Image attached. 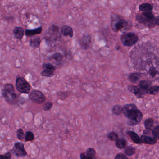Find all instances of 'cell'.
<instances>
[{
    "mask_svg": "<svg viewBox=\"0 0 159 159\" xmlns=\"http://www.w3.org/2000/svg\"><path fill=\"white\" fill-rule=\"evenodd\" d=\"M16 86L17 91L22 93L28 94L30 92V84L23 77H18L16 78Z\"/></svg>",
    "mask_w": 159,
    "mask_h": 159,
    "instance_id": "3",
    "label": "cell"
},
{
    "mask_svg": "<svg viewBox=\"0 0 159 159\" xmlns=\"http://www.w3.org/2000/svg\"><path fill=\"white\" fill-rule=\"evenodd\" d=\"M139 87L146 94L148 93V90L150 88V84L148 81L141 80L139 82Z\"/></svg>",
    "mask_w": 159,
    "mask_h": 159,
    "instance_id": "18",
    "label": "cell"
},
{
    "mask_svg": "<svg viewBox=\"0 0 159 159\" xmlns=\"http://www.w3.org/2000/svg\"><path fill=\"white\" fill-rule=\"evenodd\" d=\"M43 29L42 27L37 28L36 29L32 30H26L25 33L26 36L28 37H31L35 35L40 34L42 32Z\"/></svg>",
    "mask_w": 159,
    "mask_h": 159,
    "instance_id": "12",
    "label": "cell"
},
{
    "mask_svg": "<svg viewBox=\"0 0 159 159\" xmlns=\"http://www.w3.org/2000/svg\"><path fill=\"white\" fill-rule=\"evenodd\" d=\"M151 132L153 136L152 137L158 140L159 138V125H157L154 127V128L152 130Z\"/></svg>",
    "mask_w": 159,
    "mask_h": 159,
    "instance_id": "25",
    "label": "cell"
},
{
    "mask_svg": "<svg viewBox=\"0 0 159 159\" xmlns=\"http://www.w3.org/2000/svg\"><path fill=\"white\" fill-rule=\"evenodd\" d=\"M96 153L95 150L93 148H88L85 152L81 153L80 159H97Z\"/></svg>",
    "mask_w": 159,
    "mask_h": 159,
    "instance_id": "8",
    "label": "cell"
},
{
    "mask_svg": "<svg viewBox=\"0 0 159 159\" xmlns=\"http://www.w3.org/2000/svg\"><path fill=\"white\" fill-rule=\"evenodd\" d=\"M12 151L15 155L19 157H25L27 155L24 144L21 142L15 143Z\"/></svg>",
    "mask_w": 159,
    "mask_h": 159,
    "instance_id": "7",
    "label": "cell"
},
{
    "mask_svg": "<svg viewBox=\"0 0 159 159\" xmlns=\"http://www.w3.org/2000/svg\"><path fill=\"white\" fill-rule=\"evenodd\" d=\"M140 139H141L142 143L145 144H148V145H154L156 144L157 142V140L153 138V137L145 135H141Z\"/></svg>",
    "mask_w": 159,
    "mask_h": 159,
    "instance_id": "11",
    "label": "cell"
},
{
    "mask_svg": "<svg viewBox=\"0 0 159 159\" xmlns=\"http://www.w3.org/2000/svg\"><path fill=\"white\" fill-rule=\"evenodd\" d=\"M29 98L33 103L38 104H43L46 99L44 95L39 90L32 91L30 94Z\"/></svg>",
    "mask_w": 159,
    "mask_h": 159,
    "instance_id": "6",
    "label": "cell"
},
{
    "mask_svg": "<svg viewBox=\"0 0 159 159\" xmlns=\"http://www.w3.org/2000/svg\"><path fill=\"white\" fill-rule=\"evenodd\" d=\"M53 104L51 102H47L43 105V109L44 111H48L52 108Z\"/></svg>",
    "mask_w": 159,
    "mask_h": 159,
    "instance_id": "32",
    "label": "cell"
},
{
    "mask_svg": "<svg viewBox=\"0 0 159 159\" xmlns=\"http://www.w3.org/2000/svg\"><path fill=\"white\" fill-rule=\"evenodd\" d=\"M141 77V74L140 73L136 72V73H133L130 74L129 75V77H128V79L131 82L135 83L138 81L139 80Z\"/></svg>",
    "mask_w": 159,
    "mask_h": 159,
    "instance_id": "21",
    "label": "cell"
},
{
    "mask_svg": "<svg viewBox=\"0 0 159 159\" xmlns=\"http://www.w3.org/2000/svg\"><path fill=\"white\" fill-rule=\"evenodd\" d=\"M154 120L152 118H150L146 119L144 122L145 130L143 132V135H147L149 134L152 132V128L154 124Z\"/></svg>",
    "mask_w": 159,
    "mask_h": 159,
    "instance_id": "10",
    "label": "cell"
},
{
    "mask_svg": "<svg viewBox=\"0 0 159 159\" xmlns=\"http://www.w3.org/2000/svg\"><path fill=\"white\" fill-rule=\"evenodd\" d=\"M52 58L58 62H61L63 59V56L60 53H56L52 56Z\"/></svg>",
    "mask_w": 159,
    "mask_h": 159,
    "instance_id": "30",
    "label": "cell"
},
{
    "mask_svg": "<svg viewBox=\"0 0 159 159\" xmlns=\"http://www.w3.org/2000/svg\"><path fill=\"white\" fill-rule=\"evenodd\" d=\"M11 154L10 152H7L3 155H0V159H11Z\"/></svg>",
    "mask_w": 159,
    "mask_h": 159,
    "instance_id": "34",
    "label": "cell"
},
{
    "mask_svg": "<svg viewBox=\"0 0 159 159\" xmlns=\"http://www.w3.org/2000/svg\"><path fill=\"white\" fill-rule=\"evenodd\" d=\"M127 25V23L126 21L119 16H114V17L112 18L111 26L112 30L114 32H118L125 27Z\"/></svg>",
    "mask_w": 159,
    "mask_h": 159,
    "instance_id": "5",
    "label": "cell"
},
{
    "mask_svg": "<svg viewBox=\"0 0 159 159\" xmlns=\"http://www.w3.org/2000/svg\"><path fill=\"white\" fill-rule=\"evenodd\" d=\"M128 90L129 92L135 95L138 98H143L145 95V93L141 91L139 86L135 85H130L128 86Z\"/></svg>",
    "mask_w": 159,
    "mask_h": 159,
    "instance_id": "9",
    "label": "cell"
},
{
    "mask_svg": "<svg viewBox=\"0 0 159 159\" xmlns=\"http://www.w3.org/2000/svg\"><path fill=\"white\" fill-rule=\"evenodd\" d=\"M17 137L18 139L22 141L25 139V134L22 129H19L17 131Z\"/></svg>",
    "mask_w": 159,
    "mask_h": 159,
    "instance_id": "29",
    "label": "cell"
},
{
    "mask_svg": "<svg viewBox=\"0 0 159 159\" xmlns=\"http://www.w3.org/2000/svg\"><path fill=\"white\" fill-rule=\"evenodd\" d=\"M81 46L84 49H86L89 47L91 43V38L89 36H84L80 40Z\"/></svg>",
    "mask_w": 159,
    "mask_h": 159,
    "instance_id": "16",
    "label": "cell"
},
{
    "mask_svg": "<svg viewBox=\"0 0 159 159\" xmlns=\"http://www.w3.org/2000/svg\"><path fill=\"white\" fill-rule=\"evenodd\" d=\"M107 138L111 141H116L119 139V135L116 132L112 131L108 134Z\"/></svg>",
    "mask_w": 159,
    "mask_h": 159,
    "instance_id": "24",
    "label": "cell"
},
{
    "mask_svg": "<svg viewBox=\"0 0 159 159\" xmlns=\"http://www.w3.org/2000/svg\"><path fill=\"white\" fill-rule=\"evenodd\" d=\"M61 32L63 36L65 37H70L72 38L73 36V30L70 27L68 26H64L61 29Z\"/></svg>",
    "mask_w": 159,
    "mask_h": 159,
    "instance_id": "13",
    "label": "cell"
},
{
    "mask_svg": "<svg viewBox=\"0 0 159 159\" xmlns=\"http://www.w3.org/2000/svg\"><path fill=\"white\" fill-rule=\"evenodd\" d=\"M153 7L150 3H144L140 4L139 6V11L144 12H149L152 11Z\"/></svg>",
    "mask_w": 159,
    "mask_h": 159,
    "instance_id": "20",
    "label": "cell"
},
{
    "mask_svg": "<svg viewBox=\"0 0 159 159\" xmlns=\"http://www.w3.org/2000/svg\"><path fill=\"white\" fill-rule=\"evenodd\" d=\"M115 145L118 148L120 149L125 148L127 145V142L126 139L124 138L118 139L115 141Z\"/></svg>",
    "mask_w": 159,
    "mask_h": 159,
    "instance_id": "19",
    "label": "cell"
},
{
    "mask_svg": "<svg viewBox=\"0 0 159 159\" xmlns=\"http://www.w3.org/2000/svg\"><path fill=\"white\" fill-rule=\"evenodd\" d=\"M2 96L5 100L10 104H15L18 100V96L16 93L15 88L11 84H6L3 86Z\"/></svg>",
    "mask_w": 159,
    "mask_h": 159,
    "instance_id": "2",
    "label": "cell"
},
{
    "mask_svg": "<svg viewBox=\"0 0 159 159\" xmlns=\"http://www.w3.org/2000/svg\"><path fill=\"white\" fill-rule=\"evenodd\" d=\"M123 107L120 105H117L113 106L112 109V112L116 115H120L122 113Z\"/></svg>",
    "mask_w": 159,
    "mask_h": 159,
    "instance_id": "23",
    "label": "cell"
},
{
    "mask_svg": "<svg viewBox=\"0 0 159 159\" xmlns=\"http://www.w3.org/2000/svg\"><path fill=\"white\" fill-rule=\"evenodd\" d=\"M34 135L33 133L30 131H28L26 133V135L25 136V140L26 141H32L34 139Z\"/></svg>",
    "mask_w": 159,
    "mask_h": 159,
    "instance_id": "28",
    "label": "cell"
},
{
    "mask_svg": "<svg viewBox=\"0 0 159 159\" xmlns=\"http://www.w3.org/2000/svg\"><path fill=\"white\" fill-rule=\"evenodd\" d=\"M136 152L135 148L132 146H128L125 149L124 153L126 156H132L135 154Z\"/></svg>",
    "mask_w": 159,
    "mask_h": 159,
    "instance_id": "22",
    "label": "cell"
},
{
    "mask_svg": "<svg viewBox=\"0 0 159 159\" xmlns=\"http://www.w3.org/2000/svg\"><path fill=\"white\" fill-rule=\"evenodd\" d=\"M127 134L134 143L137 144H142L141 139L135 132L132 131H128L127 132Z\"/></svg>",
    "mask_w": 159,
    "mask_h": 159,
    "instance_id": "14",
    "label": "cell"
},
{
    "mask_svg": "<svg viewBox=\"0 0 159 159\" xmlns=\"http://www.w3.org/2000/svg\"><path fill=\"white\" fill-rule=\"evenodd\" d=\"M122 113L128 119V124L134 126L140 123L143 119V113L134 104H126L123 107Z\"/></svg>",
    "mask_w": 159,
    "mask_h": 159,
    "instance_id": "1",
    "label": "cell"
},
{
    "mask_svg": "<svg viewBox=\"0 0 159 159\" xmlns=\"http://www.w3.org/2000/svg\"><path fill=\"white\" fill-rule=\"evenodd\" d=\"M149 73L152 77H154L157 74V71L155 69L152 68L150 70Z\"/></svg>",
    "mask_w": 159,
    "mask_h": 159,
    "instance_id": "35",
    "label": "cell"
},
{
    "mask_svg": "<svg viewBox=\"0 0 159 159\" xmlns=\"http://www.w3.org/2000/svg\"><path fill=\"white\" fill-rule=\"evenodd\" d=\"M14 35L15 37L19 40L23 39L24 35V30L23 28L16 27L13 30Z\"/></svg>",
    "mask_w": 159,
    "mask_h": 159,
    "instance_id": "17",
    "label": "cell"
},
{
    "mask_svg": "<svg viewBox=\"0 0 159 159\" xmlns=\"http://www.w3.org/2000/svg\"><path fill=\"white\" fill-rule=\"evenodd\" d=\"M159 91V86H153L150 87L148 91V93L151 95H156Z\"/></svg>",
    "mask_w": 159,
    "mask_h": 159,
    "instance_id": "26",
    "label": "cell"
},
{
    "mask_svg": "<svg viewBox=\"0 0 159 159\" xmlns=\"http://www.w3.org/2000/svg\"><path fill=\"white\" fill-rule=\"evenodd\" d=\"M41 41V39L39 37H33V38H31L30 40V45L33 48H38L39 47Z\"/></svg>",
    "mask_w": 159,
    "mask_h": 159,
    "instance_id": "15",
    "label": "cell"
},
{
    "mask_svg": "<svg viewBox=\"0 0 159 159\" xmlns=\"http://www.w3.org/2000/svg\"><path fill=\"white\" fill-rule=\"evenodd\" d=\"M43 68L44 70H50L53 72L56 70L55 67L51 64H43Z\"/></svg>",
    "mask_w": 159,
    "mask_h": 159,
    "instance_id": "27",
    "label": "cell"
},
{
    "mask_svg": "<svg viewBox=\"0 0 159 159\" xmlns=\"http://www.w3.org/2000/svg\"><path fill=\"white\" fill-rule=\"evenodd\" d=\"M114 159H129L127 156L123 153H119L115 156Z\"/></svg>",
    "mask_w": 159,
    "mask_h": 159,
    "instance_id": "33",
    "label": "cell"
},
{
    "mask_svg": "<svg viewBox=\"0 0 159 159\" xmlns=\"http://www.w3.org/2000/svg\"><path fill=\"white\" fill-rule=\"evenodd\" d=\"M139 40L136 34L133 32H128L123 34L121 37L122 43L124 46H132L134 45Z\"/></svg>",
    "mask_w": 159,
    "mask_h": 159,
    "instance_id": "4",
    "label": "cell"
},
{
    "mask_svg": "<svg viewBox=\"0 0 159 159\" xmlns=\"http://www.w3.org/2000/svg\"><path fill=\"white\" fill-rule=\"evenodd\" d=\"M53 71L50 70H44L41 72V75L43 77H52L54 76Z\"/></svg>",
    "mask_w": 159,
    "mask_h": 159,
    "instance_id": "31",
    "label": "cell"
}]
</instances>
